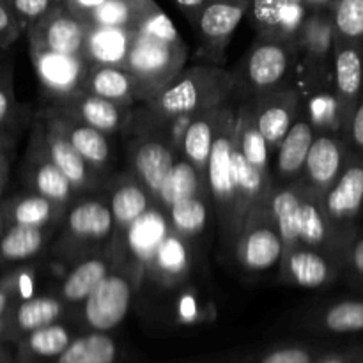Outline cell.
Instances as JSON below:
<instances>
[{"mask_svg":"<svg viewBox=\"0 0 363 363\" xmlns=\"http://www.w3.org/2000/svg\"><path fill=\"white\" fill-rule=\"evenodd\" d=\"M131 289L126 279L108 275L85 300V318L96 330H112L130 311Z\"/></svg>","mask_w":363,"mask_h":363,"instance_id":"cell-1","label":"cell"},{"mask_svg":"<svg viewBox=\"0 0 363 363\" xmlns=\"http://www.w3.org/2000/svg\"><path fill=\"white\" fill-rule=\"evenodd\" d=\"M252 0H208L199 14V25L206 38L223 39L240 25Z\"/></svg>","mask_w":363,"mask_h":363,"instance_id":"cell-2","label":"cell"},{"mask_svg":"<svg viewBox=\"0 0 363 363\" xmlns=\"http://www.w3.org/2000/svg\"><path fill=\"white\" fill-rule=\"evenodd\" d=\"M363 204V165H353L340 176L326 199L328 213L335 220H347Z\"/></svg>","mask_w":363,"mask_h":363,"instance_id":"cell-3","label":"cell"},{"mask_svg":"<svg viewBox=\"0 0 363 363\" xmlns=\"http://www.w3.org/2000/svg\"><path fill=\"white\" fill-rule=\"evenodd\" d=\"M170 46H172L170 41L145 30H138L133 48L130 50L131 67L145 77L162 73L170 64V53H172Z\"/></svg>","mask_w":363,"mask_h":363,"instance_id":"cell-4","label":"cell"},{"mask_svg":"<svg viewBox=\"0 0 363 363\" xmlns=\"http://www.w3.org/2000/svg\"><path fill=\"white\" fill-rule=\"evenodd\" d=\"M167 234V223L160 213L145 211L128 229V245L142 261H151L158 254Z\"/></svg>","mask_w":363,"mask_h":363,"instance_id":"cell-5","label":"cell"},{"mask_svg":"<svg viewBox=\"0 0 363 363\" xmlns=\"http://www.w3.org/2000/svg\"><path fill=\"white\" fill-rule=\"evenodd\" d=\"M135 167L149 190L160 194L163 183L172 170L174 160L165 145L158 144V142H147L137 151Z\"/></svg>","mask_w":363,"mask_h":363,"instance_id":"cell-6","label":"cell"},{"mask_svg":"<svg viewBox=\"0 0 363 363\" xmlns=\"http://www.w3.org/2000/svg\"><path fill=\"white\" fill-rule=\"evenodd\" d=\"M340 163H342V151H340L339 144L330 137H319L315 138L308 151L305 167H307V172L312 181L326 186L337 177Z\"/></svg>","mask_w":363,"mask_h":363,"instance_id":"cell-7","label":"cell"},{"mask_svg":"<svg viewBox=\"0 0 363 363\" xmlns=\"http://www.w3.org/2000/svg\"><path fill=\"white\" fill-rule=\"evenodd\" d=\"M84 27L73 13H59L50 20L45 32L48 50L64 55H77L84 45Z\"/></svg>","mask_w":363,"mask_h":363,"instance_id":"cell-8","label":"cell"},{"mask_svg":"<svg viewBox=\"0 0 363 363\" xmlns=\"http://www.w3.org/2000/svg\"><path fill=\"white\" fill-rule=\"evenodd\" d=\"M287 69L286 50L279 45H264L255 50L248 60V77L252 84L268 87L277 84Z\"/></svg>","mask_w":363,"mask_h":363,"instance_id":"cell-9","label":"cell"},{"mask_svg":"<svg viewBox=\"0 0 363 363\" xmlns=\"http://www.w3.org/2000/svg\"><path fill=\"white\" fill-rule=\"evenodd\" d=\"M233 144L227 135H220L213 142L208 160V177L213 194L218 199H229L234 195L233 174H230V160H233Z\"/></svg>","mask_w":363,"mask_h":363,"instance_id":"cell-10","label":"cell"},{"mask_svg":"<svg viewBox=\"0 0 363 363\" xmlns=\"http://www.w3.org/2000/svg\"><path fill=\"white\" fill-rule=\"evenodd\" d=\"M314 144V133L307 123L293 124L284 137L279 151V169L284 174L298 172L307 162L308 151Z\"/></svg>","mask_w":363,"mask_h":363,"instance_id":"cell-11","label":"cell"},{"mask_svg":"<svg viewBox=\"0 0 363 363\" xmlns=\"http://www.w3.org/2000/svg\"><path fill=\"white\" fill-rule=\"evenodd\" d=\"M116 344L103 333H91L74 340L60 354L59 363H113Z\"/></svg>","mask_w":363,"mask_h":363,"instance_id":"cell-12","label":"cell"},{"mask_svg":"<svg viewBox=\"0 0 363 363\" xmlns=\"http://www.w3.org/2000/svg\"><path fill=\"white\" fill-rule=\"evenodd\" d=\"M112 213L99 202H84L69 215V229L80 238L101 240L112 230Z\"/></svg>","mask_w":363,"mask_h":363,"instance_id":"cell-13","label":"cell"},{"mask_svg":"<svg viewBox=\"0 0 363 363\" xmlns=\"http://www.w3.org/2000/svg\"><path fill=\"white\" fill-rule=\"evenodd\" d=\"M282 255V241L272 229H255L243 245L245 264L250 269H268Z\"/></svg>","mask_w":363,"mask_h":363,"instance_id":"cell-14","label":"cell"},{"mask_svg":"<svg viewBox=\"0 0 363 363\" xmlns=\"http://www.w3.org/2000/svg\"><path fill=\"white\" fill-rule=\"evenodd\" d=\"M39 73L50 87L57 91H69L80 77V64L74 55H64L50 50L39 59Z\"/></svg>","mask_w":363,"mask_h":363,"instance_id":"cell-15","label":"cell"},{"mask_svg":"<svg viewBox=\"0 0 363 363\" xmlns=\"http://www.w3.org/2000/svg\"><path fill=\"white\" fill-rule=\"evenodd\" d=\"M106 264L98 259L82 262L69 273L62 287L64 296L69 301H82L91 296L92 291L106 279Z\"/></svg>","mask_w":363,"mask_h":363,"instance_id":"cell-16","label":"cell"},{"mask_svg":"<svg viewBox=\"0 0 363 363\" xmlns=\"http://www.w3.org/2000/svg\"><path fill=\"white\" fill-rule=\"evenodd\" d=\"M89 46L94 59L99 62L112 64L124 59L130 46V38L126 34V28L121 27H98L92 30L89 38Z\"/></svg>","mask_w":363,"mask_h":363,"instance_id":"cell-17","label":"cell"},{"mask_svg":"<svg viewBox=\"0 0 363 363\" xmlns=\"http://www.w3.org/2000/svg\"><path fill=\"white\" fill-rule=\"evenodd\" d=\"M204 98V89L201 82L188 77L163 92L162 108L169 116H179V113L194 112Z\"/></svg>","mask_w":363,"mask_h":363,"instance_id":"cell-18","label":"cell"},{"mask_svg":"<svg viewBox=\"0 0 363 363\" xmlns=\"http://www.w3.org/2000/svg\"><path fill=\"white\" fill-rule=\"evenodd\" d=\"M41 245L43 233L39 230V227L20 225L18 223L4 236L2 243H0V252L6 259L20 261V259H27L38 254Z\"/></svg>","mask_w":363,"mask_h":363,"instance_id":"cell-19","label":"cell"},{"mask_svg":"<svg viewBox=\"0 0 363 363\" xmlns=\"http://www.w3.org/2000/svg\"><path fill=\"white\" fill-rule=\"evenodd\" d=\"M335 80L344 98H357L363 84V62L358 50L346 48L337 55Z\"/></svg>","mask_w":363,"mask_h":363,"instance_id":"cell-20","label":"cell"},{"mask_svg":"<svg viewBox=\"0 0 363 363\" xmlns=\"http://www.w3.org/2000/svg\"><path fill=\"white\" fill-rule=\"evenodd\" d=\"M289 269L294 282L303 287H319L328 280V264L314 252L301 250L291 255Z\"/></svg>","mask_w":363,"mask_h":363,"instance_id":"cell-21","label":"cell"},{"mask_svg":"<svg viewBox=\"0 0 363 363\" xmlns=\"http://www.w3.org/2000/svg\"><path fill=\"white\" fill-rule=\"evenodd\" d=\"M195 191H197L195 167L188 162H177L174 163L169 177L163 183L160 197L167 206H172L174 202L181 201V199L195 197Z\"/></svg>","mask_w":363,"mask_h":363,"instance_id":"cell-22","label":"cell"},{"mask_svg":"<svg viewBox=\"0 0 363 363\" xmlns=\"http://www.w3.org/2000/svg\"><path fill=\"white\" fill-rule=\"evenodd\" d=\"M60 314L59 301L53 298H30L18 308V325L25 332L45 328L52 325Z\"/></svg>","mask_w":363,"mask_h":363,"instance_id":"cell-23","label":"cell"},{"mask_svg":"<svg viewBox=\"0 0 363 363\" xmlns=\"http://www.w3.org/2000/svg\"><path fill=\"white\" fill-rule=\"evenodd\" d=\"M145 211H147V197L138 186L128 184V186H123L113 194L112 215L123 225L130 227Z\"/></svg>","mask_w":363,"mask_h":363,"instance_id":"cell-24","label":"cell"},{"mask_svg":"<svg viewBox=\"0 0 363 363\" xmlns=\"http://www.w3.org/2000/svg\"><path fill=\"white\" fill-rule=\"evenodd\" d=\"M301 201L293 191H280L273 199V213L279 222L280 236L286 243H294L300 240L298 236V218H300Z\"/></svg>","mask_w":363,"mask_h":363,"instance_id":"cell-25","label":"cell"},{"mask_svg":"<svg viewBox=\"0 0 363 363\" xmlns=\"http://www.w3.org/2000/svg\"><path fill=\"white\" fill-rule=\"evenodd\" d=\"M50 152H52V162L66 174L67 179L73 184H82L87 177L85 170L84 156L73 147L69 140L64 138H53L50 144Z\"/></svg>","mask_w":363,"mask_h":363,"instance_id":"cell-26","label":"cell"},{"mask_svg":"<svg viewBox=\"0 0 363 363\" xmlns=\"http://www.w3.org/2000/svg\"><path fill=\"white\" fill-rule=\"evenodd\" d=\"M211 124L204 119L194 121L184 133V152L195 167L208 165L213 147Z\"/></svg>","mask_w":363,"mask_h":363,"instance_id":"cell-27","label":"cell"},{"mask_svg":"<svg viewBox=\"0 0 363 363\" xmlns=\"http://www.w3.org/2000/svg\"><path fill=\"white\" fill-rule=\"evenodd\" d=\"M73 147L91 163H103L108 158V142L103 137L101 130L92 126L74 128L69 135Z\"/></svg>","mask_w":363,"mask_h":363,"instance_id":"cell-28","label":"cell"},{"mask_svg":"<svg viewBox=\"0 0 363 363\" xmlns=\"http://www.w3.org/2000/svg\"><path fill=\"white\" fill-rule=\"evenodd\" d=\"M206 206L197 197L181 199L170 206V218L181 233H199L206 225Z\"/></svg>","mask_w":363,"mask_h":363,"instance_id":"cell-29","label":"cell"},{"mask_svg":"<svg viewBox=\"0 0 363 363\" xmlns=\"http://www.w3.org/2000/svg\"><path fill=\"white\" fill-rule=\"evenodd\" d=\"M333 25L344 38H363V0H337Z\"/></svg>","mask_w":363,"mask_h":363,"instance_id":"cell-30","label":"cell"},{"mask_svg":"<svg viewBox=\"0 0 363 363\" xmlns=\"http://www.w3.org/2000/svg\"><path fill=\"white\" fill-rule=\"evenodd\" d=\"M230 174H233L234 191H241L245 195H257L262 186V174L255 165H252L241 149H233L230 160Z\"/></svg>","mask_w":363,"mask_h":363,"instance_id":"cell-31","label":"cell"},{"mask_svg":"<svg viewBox=\"0 0 363 363\" xmlns=\"http://www.w3.org/2000/svg\"><path fill=\"white\" fill-rule=\"evenodd\" d=\"M332 332L350 333L363 330V301H344L328 311L325 318Z\"/></svg>","mask_w":363,"mask_h":363,"instance_id":"cell-32","label":"cell"},{"mask_svg":"<svg viewBox=\"0 0 363 363\" xmlns=\"http://www.w3.org/2000/svg\"><path fill=\"white\" fill-rule=\"evenodd\" d=\"M80 113L92 128H98V130H113L119 124L117 106L101 96L84 99L80 105Z\"/></svg>","mask_w":363,"mask_h":363,"instance_id":"cell-33","label":"cell"},{"mask_svg":"<svg viewBox=\"0 0 363 363\" xmlns=\"http://www.w3.org/2000/svg\"><path fill=\"white\" fill-rule=\"evenodd\" d=\"M30 350L41 357H60L69 346V335L62 326L48 325L34 330L28 339Z\"/></svg>","mask_w":363,"mask_h":363,"instance_id":"cell-34","label":"cell"},{"mask_svg":"<svg viewBox=\"0 0 363 363\" xmlns=\"http://www.w3.org/2000/svg\"><path fill=\"white\" fill-rule=\"evenodd\" d=\"M130 87V77L124 71L116 69V67H103L92 77V91L96 92V96H101L110 101L126 98Z\"/></svg>","mask_w":363,"mask_h":363,"instance_id":"cell-35","label":"cell"},{"mask_svg":"<svg viewBox=\"0 0 363 363\" xmlns=\"http://www.w3.org/2000/svg\"><path fill=\"white\" fill-rule=\"evenodd\" d=\"M71 181L55 163H45L35 174V186L46 199L64 201L69 195Z\"/></svg>","mask_w":363,"mask_h":363,"instance_id":"cell-36","label":"cell"},{"mask_svg":"<svg viewBox=\"0 0 363 363\" xmlns=\"http://www.w3.org/2000/svg\"><path fill=\"white\" fill-rule=\"evenodd\" d=\"M291 116L284 106H269L259 116L257 130L268 144H279L291 130Z\"/></svg>","mask_w":363,"mask_h":363,"instance_id":"cell-37","label":"cell"},{"mask_svg":"<svg viewBox=\"0 0 363 363\" xmlns=\"http://www.w3.org/2000/svg\"><path fill=\"white\" fill-rule=\"evenodd\" d=\"M155 259L160 269H163L169 275H179L186 268V248L179 238L167 236L162 247L158 248V254Z\"/></svg>","mask_w":363,"mask_h":363,"instance_id":"cell-38","label":"cell"},{"mask_svg":"<svg viewBox=\"0 0 363 363\" xmlns=\"http://www.w3.org/2000/svg\"><path fill=\"white\" fill-rule=\"evenodd\" d=\"M298 236L308 245H318L325 240V222H323L321 215L314 204L301 202L300 218H298Z\"/></svg>","mask_w":363,"mask_h":363,"instance_id":"cell-39","label":"cell"},{"mask_svg":"<svg viewBox=\"0 0 363 363\" xmlns=\"http://www.w3.org/2000/svg\"><path fill=\"white\" fill-rule=\"evenodd\" d=\"M52 206L46 197H28L21 201L14 209V220L20 225L41 227L50 218Z\"/></svg>","mask_w":363,"mask_h":363,"instance_id":"cell-40","label":"cell"},{"mask_svg":"<svg viewBox=\"0 0 363 363\" xmlns=\"http://www.w3.org/2000/svg\"><path fill=\"white\" fill-rule=\"evenodd\" d=\"M241 152L259 170L266 167V162H268V142H266V138L262 137L257 128L245 130L243 138H241Z\"/></svg>","mask_w":363,"mask_h":363,"instance_id":"cell-41","label":"cell"},{"mask_svg":"<svg viewBox=\"0 0 363 363\" xmlns=\"http://www.w3.org/2000/svg\"><path fill=\"white\" fill-rule=\"evenodd\" d=\"M13 2L20 14L27 18H38L48 11L52 0H13Z\"/></svg>","mask_w":363,"mask_h":363,"instance_id":"cell-42","label":"cell"},{"mask_svg":"<svg viewBox=\"0 0 363 363\" xmlns=\"http://www.w3.org/2000/svg\"><path fill=\"white\" fill-rule=\"evenodd\" d=\"M262 363H311V357L301 350H280L266 357Z\"/></svg>","mask_w":363,"mask_h":363,"instance_id":"cell-43","label":"cell"},{"mask_svg":"<svg viewBox=\"0 0 363 363\" xmlns=\"http://www.w3.org/2000/svg\"><path fill=\"white\" fill-rule=\"evenodd\" d=\"M106 0H67V9L73 14H82V16H89L94 9H98L101 4H105Z\"/></svg>","mask_w":363,"mask_h":363,"instance_id":"cell-44","label":"cell"},{"mask_svg":"<svg viewBox=\"0 0 363 363\" xmlns=\"http://www.w3.org/2000/svg\"><path fill=\"white\" fill-rule=\"evenodd\" d=\"M351 133H353V140L357 142L360 147H363V101L357 108L353 117V126H351Z\"/></svg>","mask_w":363,"mask_h":363,"instance_id":"cell-45","label":"cell"},{"mask_svg":"<svg viewBox=\"0 0 363 363\" xmlns=\"http://www.w3.org/2000/svg\"><path fill=\"white\" fill-rule=\"evenodd\" d=\"M176 2H177V6L183 7V9L188 11V13L201 14V11L204 9V6L208 0H176Z\"/></svg>","mask_w":363,"mask_h":363,"instance_id":"cell-46","label":"cell"},{"mask_svg":"<svg viewBox=\"0 0 363 363\" xmlns=\"http://www.w3.org/2000/svg\"><path fill=\"white\" fill-rule=\"evenodd\" d=\"M351 259H353L354 268H357L358 272H360L363 275V240H360L357 245H354L353 255H351Z\"/></svg>","mask_w":363,"mask_h":363,"instance_id":"cell-47","label":"cell"},{"mask_svg":"<svg viewBox=\"0 0 363 363\" xmlns=\"http://www.w3.org/2000/svg\"><path fill=\"white\" fill-rule=\"evenodd\" d=\"M9 21H11L9 13L6 11V7L0 6V32L6 30V28L9 27Z\"/></svg>","mask_w":363,"mask_h":363,"instance_id":"cell-48","label":"cell"},{"mask_svg":"<svg viewBox=\"0 0 363 363\" xmlns=\"http://www.w3.org/2000/svg\"><path fill=\"white\" fill-rule=\"evenodd\" d=\"M7 108H9V101H7V96L0 91V121L4 119V116L7 113Z\"/></svg>","mask_w":363,"mask_h":363,"instance_id":"cell-49","label":"cell"},{"mask_svg":"<svg viewBox=\"0 0 363 363\" xmlns=\"http://www.w3.org/2000/svg\"><path fill=\"white\" fill-rule=\"evenodd\" d=\"M4 308H6V294H4L2 289H0V314L4 312Z\"/></svg>","mask_w":363,"mask_h":363,"instance_id":"cell-50","label":"cell"},{"mask_svg":"<svg viewBox=\"0 0 363 363\" xmlns=\"http://www.w3.org/2000/svg\"><path fill=\"white\" fill-rule=\"evenodd\" d=\"M287 2H291V4H298V6H303V4H307L308 0H287Z\"/></svg>","mask_w":363,"mask_h":363,"instance_id":"cell-51","label":"cell"},{"mask_svg":"<svg viewBox=\"0 0 363 363\" xmlns=\"http://www.w3.org/2000/svg\"><path fill=\"white\" fill-rule=\"evenodd\" d=\"M325 363H342L340 360H328V362H325Z\"/></svg>","mask_w":363,"mask_h":363,"instance_id":"cell-52","label":"cell"},{"mask_svg":"<svg viewBox=\"0 0 363 363\" xmlns=\"http://www.w3.org/2000/svg\"><path fill=\"white\" fill-rule=\"evenodd\" d=\"M55 2H67V0H55Z\"/></svg>","mask_w":363,"mask_h":363,"instance_id":"cell-53","label":"cell"},{"mask_svg":"<svg viewBox=\"0 0 363 363\" xmlns=\"http://www.w3.org/2000/svg\"><path fill=\"white\" fill-rule=\"evenodd\" d=\"M0 186H2V183H0Z\"/></svg>","mask_w":363,"mask_h":363,"instance_id":"cell-54","label":"cell"}]
</instances>
